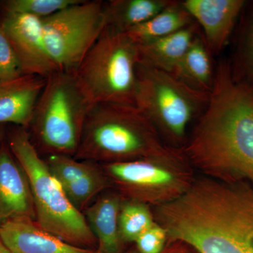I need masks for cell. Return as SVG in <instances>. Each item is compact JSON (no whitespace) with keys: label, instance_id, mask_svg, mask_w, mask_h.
Instances as JSON below:
<instances>
[{"label":"cell","instance_id":"23","mask_svg":"<svg viewBox=\"0 0 253 253\" xmlns=\"http://www.w3.org/2000/svg\"><path fill=\"white\" fill-rule=\"evenodd\" d=\"M23 75L17 57L0 21V81L15 79Z\"/></svg>","mask_w":253,"mask_h":253},{"label":"cell","instance_id":"27","mask_svg":"<svg viewBox=\"0 0 253 253\" xmlns=\"http://www.w3.org/2000/svg\"><path fill=\"white\" fill-rule=\"evenodd\" d=\"M0 253H11L7 248L5 246L1 237H0Z\"/></svg>","mask_w":253,"mask_h":253},{"label":"cell","instance_id":"5","mask_svg":"<svg viewBox=\"0 0 253 253\" xmlns=\"http://www.w3.org/2000/svg\"><path fill=\"white\" fill-rule=\"evenodd\" d=\"M135 106L154 125L168 146L182 149L211 93L197 90L172 73L138 63Z\"/></svg>","mask_w":253,"mask_h":253},{"label":"cell","instance_id":"25","mask_svg":"<svg viewBox=\"0 0 253 253\" xmlns=\"http://www.w3.org/2000/svg\"><path fill=\"white\" fill-rule=\"evenodd\" d=\"M161 253H199L194 247L180 240L168 243Z\"/></svg>","mask_w":253,"mask_h":253},{"label":"cell","instance_id":"4","mask_svg":"<svg viewBox=\"0 0 253 253\" xmlns=\"http://www.w3.org/2000/svg\"><path fill=\"white\" fill-rule=\"evenodd\" d=\"M6 139L10 151L27 176L38 225L68 244L94 249L97 241L84 214L70 202L26 128L16 126Z\"/></svg>","mask_w":253,"mask_h":253},{"label":"cell","instance_id":"3","mask_svg":"<svg viewBox=\"0 0 253 253\" xmlns=\"http://www.w3.org/2000/svg\"><path fill=\"white\" fill-rule=\"evenodd\" d=\"M172 148L134 105L100 103L87 113L74 156L105 165L156 156Z\"/></svg>","mask_w":253,"mask_h":253},{"label":"cell","instance_id":"13","mask_svg":"<svg viewBox=\"0 0 253 253\" xmlns=\"http://www.w3.org/2000/svg\"><path fill=\"white\" fill-rule=\"evenodd\" d=\"M18 217L36 219L34 203L27 176L4 142L0 148V224Z\"/></svg>","mask_w":253,"mask_h":253},{"label":"cell","instance_id":"24","mask_svg":"<svg viewBox=\"0 0 253 253\" xmlns=\"http://www.w3.org/2000/svg\"><path fill=\"white\" fill-rule=\"evenodd\" d=\"M167 242V231L156 221L139 236L134 244L140 253H161Z\"/></svg>","mask_w":253,"mask_h":253},{"label":"cell","instance_id":"2","mask_svg":"<svg viewBox=\"0 0 253 253\" xmlns=\"http://www.w3.org/2000/svg\"><path fill=\"white\" fill-rule=\"evenodd\" d=\"M168 243L184 241L199 253H253V188L197 175L191 189L152 208Z\"/></svg>","mask_w":253,"mask_h":253},{"label":"cell","instance_id":"18","mask_svg":"<svg viewBox=\"0 0 253 253\" xmlns=\"http://www.w3.org/2000/svg\"><path fill=\"white\" fill-rule=\"evenodd\" d=\"M173 75L195 89L208 93L212 91L215 70L213 69L212 54L201 33L194 38Z\"/></svg>","mask_w":253,"mask_h":253},{"label":"cell","instance_id":"20","mask_svg":"<svg viewBox=\"0 0 253 253\" xmlns=\"http://www.w3.org/2000/svg\"><path fill=\"white\" fill-rule=\"evenodd\" d=\"M119 229L126 244L135 243L156 222L152 208L139 201L124 199L119 213Z\"/></svg>","mask_w":253,"mask_h":253},{"label":"cell","instance_id":"28","mask_svg":"<svg viewBox=\"0 0 253 253\" xmlns=\"http://www.w3.org/2000/svg\"><path fill=\"white\" fill-rule=\"evenodd\" d=\"M126 253H140L139 252V251H138L137 249H136V246L135 247H132L129 250V251H126Z\"/></svg>","mask_w":253,"mask_h":253},{"label":"cell","instance_id":"21","mask_svg":"<svg viewBox=\"0 0 253 253\" xmlns=\"http://www.w3.org/2000/svg\"><path fill=\"white\" fill-rule=\"evenodd\" d=\"M80 1L81 0H6L1 4L5 12L31 15L43 19Z\"/></svg>","mask_w":253,"mask_h":253},{"label":"cell","instance_id":"6","mask_svg":"<svg viewBox=\"0 0 253 253\" xmlns=\"http://www.w3.org/2000/svg\"><path fill=\"white\" fill-rule=\"evenodd\" d=\"M138 63L135 42L126 32L106 27L73 73L91 106L134 105Z\"/></svg>","mask_w":253,"mask_h":253},{"label":"cell","instance_id":"22","mask_svg":"<svg viewBox=\"0 0 253 253\" xmlns=\"http://www.w3.org/2000/svg\"><path fill=\"white\" fill-rule=\"evenodd\" d=\"M230 66L234 77L253 89V12L243 37L235 65L230 63Z\"/></svg>","mask_w":253,"mask_h":253},{"label":"cell","instance_id":"15","mask_svg":"<svg viewBox=\"0 0 253 253\" xmlns=\"http://www.w3.org/2000/svg\"><path fill=\"white\" fill-rule=\"evenodd\" d=\"M124 198L117 191L103 194L84 214L96 241L99 253H126L119 229V213Z\"/></svg>","mask_w":253,"mask_h":253},{"label":"cell","instance_id":"9","mask_svg":"<svg viewBox=\"0 0 253 253\" xmlns=\"http://www.w3.org/2000/svg\"><path fill=\"white\" fill-rule=\"evenodd\" d=\"M105 1L81 0L42 19L46 48L59 71L74 72L106 28Z\"/></svg>","mask_w":253,"mask_h":253},{"label":"cell","instance_id":"1","mask_svg":"<svg viewBox=\"0 0 253 253\" xmlns=\"http://www.w3.org/2000/svg\"><path fill=\"white\" fill-rule=\"evenodd\" d=\"M182 150L201 175L253 188V89L234 77L225 60L216 68L207 107Z\"/></svg>","mask_w":253,"mask_h":253},{"label":"cell","instance_id":"26","mask_svg":"<svg viewBox=\"0 0 253 253\" xmlns=\"http://www.w3.org/2000/svg\"><path fill=\"white\" fill-rule=\"evenodd\" d=\"M6 132L5 125H0V148L4 143L5 138H6Z\"/></svg>","mask_w":253,"mask_h":253},{"label":"cell","instance_id":"16","mask_svg":"<svg viewBox=\"0 0 253 253\" xmlns=\"http://www.w3.org/2000/svg\"><path fill=\"white\" fill-rule=\"evenodd\" d=\"M200 33V26L195 23L169 36L139 43V63L174 74Z\"/></svg>","mask_w":253,"mask_h":253},{"label":"cell","instance_id":"7","mask_svg":"<svg viewBox=\"0 0 253 253\" xmlns=\"http://www.w3.org/2000/svg\"><path fill=\"white\" fill-rule=\"evenodd\" d=\"M104 171L124 199L151 208L172 203L186 194L197 173L182 149L127 162L105 164Z\"/></svg>","mask_w":253,"mask_h":253},{"label":"cell","instance_id":"8","mask_svg":"<svg viewBox=\"0 0 253 253\" xmlns=\"http://www.w3.org/2000/svg\"><path fill=\"white\" fill-rule=\"evenodd\" d=\"M91 105L74 73L58 71L46 79L31 126L38 144L51 154H76Z\"/></svg>","mask_w":253,"mask_h":253},{"label":"cell","instance_id":"12","mask_svg":"<svg viewBox=\"0 0 253 253\" xmlns=\"http://www.w3.org/2000/svg\"><path fill=\"white\" fill-rule=\"evenodd\" d=\"M0 237L11 253H99L96 249L68 244L28 217L12 218L0 224Z\"/></svg>","mask_w":253,"mask_h":253},{"label":"cell","instance_id":"10","mask_svg":"<svg viewBox=\"0 0 253 253\" xmlns=\"http://www.w3.org/2000/svg\"><path fill=\"white\" fill-rule=\"evenodd\" d=\"M0 21L23 75L46 79L59 71L46 48L41 18L4 11Z\"/></svg>","mask_w":253,"mask_h":253},{"label":"cell","instance_id":"14","mask_svg":"<svg viewBox=\"0 0 253 253\" xmlns=\"http://www.w3.org/2000/svg\"><path fill=\"white\" fill-rule=\"evenodd\" d=\"M45 83V78L31 75L0 81V125L29 127Z\"/></svg>","mask_w":253,"mask_h":253},{"label":"cell","instance_id":"11","mask_svg":"<svg viewBox=\"0 0 253 253\" xmlns=\"http://www.w3.org/2000/svg\"><path fill=\"white\" fill-rule=\"evenodd\" d=\"M183 6L202 28L211 54H218L229 41L244 0H184Z\"/></svg>","mask_w":253,"mask_h":253},{"label":"cell","instance_id":"19","mask_svg":"<svg viewBox=\"0 0 253 253\" xmlns=\"http://www.w3.org/2000/svg\"><path fill=\"white\" fill-rule=\"evenodd\" d=\"M196 23L181 1L172 3L154 17L126 32L136 44L175 33Z\"/></svg>","mask_w":253,"mask_h":253},{"label":"cell","instance_id":"17","mask_svg":"<svg viewBox=\"0 0 253 253\" xmlns=\"http://www.w3.org/2000/svg\"><path fill=\"white\" fill-rule=\"evenodd\" d=\"M173 0H110L105 1L106 27L127 32L166 9Z\"/></svg>","mask_w":253,"mask_h":253}]
</instances>
